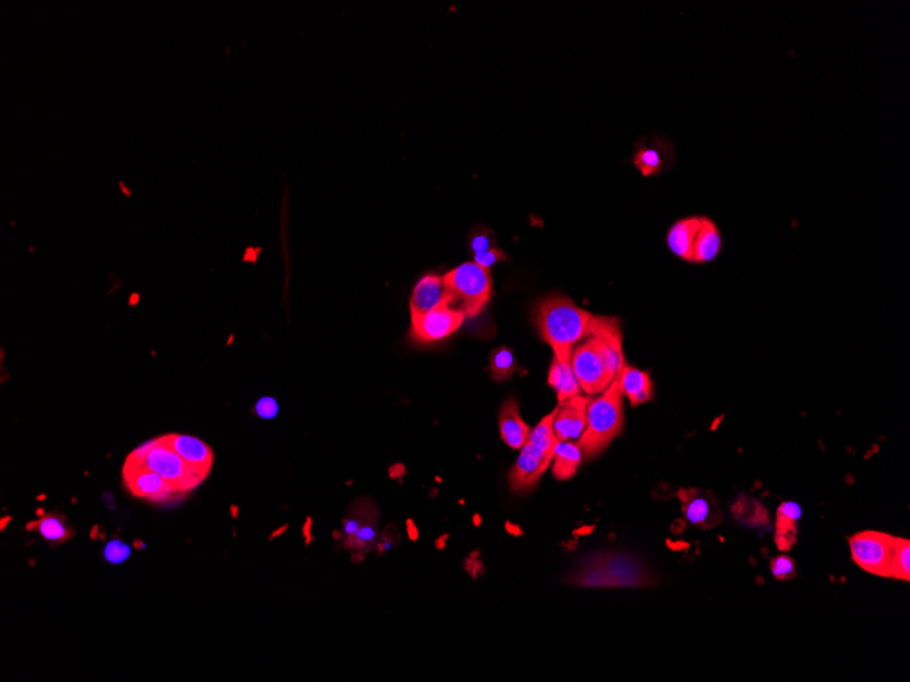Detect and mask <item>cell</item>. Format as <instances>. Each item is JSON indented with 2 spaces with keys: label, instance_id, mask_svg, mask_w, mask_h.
Wrapping results in <instances>:
<instances>
[{
  "label": "cell",
  "instance_id": "obj_1",
  "mask_svg": "<svg viewBox=\"0 0 910 682\" xmlns=\"http://www.w3.org/2000/svg\"><path fill=\"white\" fill-rule=\"evenodd\" d=\"M536 324L559 361L572 362L578 342L593 337L621 336L619 319L593 315L565 296L552 295L536 307Z\"/></svg>",
  "mask_w": 910,
  "mask_h": 682
},
{
  "label": "cell",
  "instance_id": "obj_2",
  "mask_svg": "<svg viewBox=\"0 0 910 682\" xmlns=\"http://www.w3.org/2000/svg\"><path fill=\"white\" fill-rule=\"evenodd\" d=\"M623 422V394L616 376L600 398L589 401L586 429L578 442L583 455L591 458L603 452L621 434Z\"/></svg>",
  "mask_w": 910,
  "mask_h": 682
},
{
  "label": "cell",
  "instance_id": "obj_3",
  "mask_svg": "<svg viewBox=\"0 0 910 682\" xmlns=\"http://www.w3.org/2000/svg\"><path fill=\"white\" fill-rule=\"evenodd\" d=\"M126 463L134 466H143L151 472L161 475L179 495H186L194 491L205 481L194 472L183 458L180 457L160 439L146 442L140 449L131 452Z\"/></svg>",
  "mask_w": 910,
  "mask_h": 682
},
{
  "label": "cell",
  "instance_id": "obj_4",
  "mask_svg": "<svg viewBox=\"0 0 910 682\" xmlns=\"http://www.w3.org/2000/svg\"><path fill=\"white\" fill-rule=\"evenodd\" d=\"M582 586L635 587L647 586L650 578L639 561L631 556L596 555L583 563L582 570L568 579Z\"/></svg>",
  "mask_w": 910,
  "mask_h": 682
},
{
  "label": "cell",
  "instance_id": "obj_5",
  "mask_svg": "<svg viewBox=\"0 0 910 682\" xmlns=\"http://www.w3.org/2000/svg\"><path fill=\"white\" fill-rule=\"evenodd\" d=\"M443 280L451 297V307L459 304L457 310L462 311L467 318L479 315L492 296L490 270L475 262H467L455 267L444 275Z\"/></svg>",
  "mask_w": 910,
  "mask_h": 682
},
{
  "label": "cell",
  "instance_id": "obj_6",
  "mask_svg": "<svg viewBox=\"0 0 910 682\" xmlns=\"http://www.w3.org/2000/svg\"><path fill=\"white\" fill-rule=\"evenodd\" d=\"M379 509L369 498L354 501L344 517L343 530L334 532L337 540H344V547L353 553V561H362L367 553L375 549L380 540Z\"/></svg>",
  "mask_w": 910,
  "mask_h": 682
},
{
  "label": "cell",
  "instance_id": "obj_7",
  "mask_svg": "<svg viewBox=\"0 0 910 682\" xmlns=\"http://www.w3.org/2000/svg\"><path fill=\"white\" fill-rule=\"evenodd\" d=\"M894 537L881 532H861L849 538L850 555L856 565L882 578H891Z\"/></svg>",
  "mask_w": 910,
  "mask_h": 682
},
{
  "label": "cell",
  "instance_id": "obj_8",
  "mask_svg": "<svg viewBox=\"0 0 910 682\" xmlns=\"http://www.w3.org/2000/svg\"><path fill=\"white\" fill-rule=\"evenodd\" d=\"M572 368L578 385L589 395L603 393L613 382L606 372L597 337L589 338L573 350Z\"/></svg>",
  "mask_w": 910,
  "mask_h": 682
},
{
  "label": "cell",
  "instance_id": "obj_9",
  "mask_svg": "<svg viewBox=\"0 0 910 682\" xmlns=\"http://www.w3.org/2000/svg\"><path fill=\"white\" fill-rule=\"evenodd\" d=\"M465 318L462 311L451 307L446 301L424 315L412 316L410 337L420 344L442 341L459 330Z\"/></svg>",
  "mask_w": 910,
  "mask_h": 682
},
{
  "label": "cell",
  "instance_id": "obj_10",
  "mask_svg": "<svg viewBox=\"0 0 910 682\" xmlns=\"http://www.w3.org/2000/svg\"><path fill=\"white\" fill-rule=\"evenodd\" d=\"M123 480H125L131 495L154 501V503H166L179 495L161 475L151 472L143 466L125 463Z\"/></svg>",
  "mask_w": 910,
  "mask_h": 682
},
{
  "label": "cell",
  "instance_id": "obj_11",
  "mask_svg": "<svg viewBox=\"0 0 910 682\" xmlns=\"http://www.w3.org/2000/svg\"><path fill=\"white\" fill-rule=\"evenodd\" d=\"M555 455L547 454L526 442L521 455L508 475V483L514 491H531L554 460Z\"/></svg>",
  "mask_w": 910,
  "mask_h": 682
},
{
  "label": "cell",
  "instance_id": "obj_12",
  "mask_svg": "<svg viewBox=\"0 0 910 682\" xmlns=\"http://www.w3.org/2000/svg\"><path fill=\"white\" fill-rule=\"evenodd\" d=\"M678 498L681 503V511L690 524L701 529H713L721 522L719 500L711 491L680 489Z\"/></svg>",
  "mask_w": 910,
  "mask_h": 682
},
{
  "label": "cell",
  "instance_id": "obj_13",
  "mask_svg": "<svg viewBox=\"0 0 910 682\" xmlns=\"http://www.w3.org/2000/svg\"><path fill=\"white\" fill-rule=\"evenodd\" d=\"M158 439L183 458L184 462L200 477L207 480L215 463V452L209 444L189 434H168Z\"/></svg>",
  "mask_w": 910,
  "mask_h": 682
},
{
  "label": "cell",
  "instance_id": "obj_14",
  "mask_svg": "<svg viewBox=\"0 0 910 682\" xmlns=\"http://www.w3.org/2000/svg\"><path fill=\"white\" fill-rule=\"evenodd\" d=\"M590 398L574 396L557 406L554 431L559 442H570L582 436L586 429V409Z\"/></svg>",
  "mask_w": 910,
  "mask_h": 682
},
{
  "label": "cell",
  "instance_id": "obj_15",
  "mask_svg": "<svg viewBox=\"0 0 910 682\" xmlns=\"http://www.w3.org/2000/svg\"><path fill=\"white\" fill-rule=\"evenodd\" d=\"M446 301L451 304V297L444 285L443 277L434 274L426 275L418 280L413 289L412 297H410V315H424Z\"/></svg>",
  "mask_w": 910,
  "mask_h": 682
},
{
  "label": "cell",
  "instance_id": "obj_16",
  "mask_svg": "<svg viewBox=\"0 0 910 682\" xmlns=\"http://www.w3.org/2000/svg\"><path fill=\"white\" fill-rule=\"evenodd\" d=\"M672 148L665 139H654L650 145H637L635 154L632 157V164L638 169L644 177L655 176L662 174L667 166L672 164Z\"/></svg>",
  "mask_w": 910,
  "mask_h": 682
},
{
  "label": "cell",
  "instance_id": "obj_17",
  "mask_svg": "<svg viewBox=\"0 0 910 682\" xmlns=\"http://www.w3.org/2000/svg\"><path fill=\"white\" fill-rule=\"evenodd\" d=\"M499 428L503 442L514 450H521L528 442L531 428L526 426L519 413L516 399L510 396L506 399L500 413H499Z\"/></svg>",
  "mask_w": 910,
  "mask_h": 682
},
{
  "label": "cell",
  "instance_id": "obj_18",
  "mask_svg": "<svg viewBox=\"0 0 910 682\" xmlns=\"http://www.w3.org/2000/svg\"><path fill=\"white\" fill-rule=\"evenodd\" d=\"M619 388L623 396L630 399L632 406L642 405L649 402L653 396V386L650 376L644 370L624 365L623 369L618 373Z\"/></svg>",
  "mask_w": 910,
  "mask_h": 682
},
{
  "label": "cell",
  "instance_id": "obj_19",
  "mask_svg": "<svg viewBox=\"0 0 910 682\" xmlns=\"http://www.w3.org/2000/svg\"><path fill=\"white\" fill-rule=\"evenodd\" d=\"M701 226V217H688L678 221L668 231L667 243L670 251L687 262H693L694 241Z\"/></svg>",
  "mask_w": 910,
  "mask_h": 682
},
{
  "label": "cell",
  "instance_id": "obj_20",
  "mask_svg": "<svg viewBox=\"0 0 910 682\" xmlns=\"http://www.w3.org/2000/svg\"><path fill=\"white\" fill-rule=\"evenodd\" d=\"M722 248L719 229L709 217H701V226L694 241L693 264H708L719 256Z\"/></svg>",
  "mask_w": 910,
  "mask_h": 682
},
{
  "label": "cell",
  "instance_id": "obj_21",
  "mask_svg": "<svg viewBox=\"0 0 910 682\" xmlns=\"http://www.w3.org/2000/svg\"><path fill=\"white\" fill-rule=\"evenodd\" d=\"M801 509L796 503H784L778 508L775 540L778 549L783 552H788L796 544Z\"/></svg>",
  "mask_w": 910,
  "mask_h": 682
},
{
  "label": "cell",
  "instance_id": "obj_22",
  "mask_svg": "<svg viewBox=\"0 0 910 682\" xmlns=\"http://www.w3.org/2000/svg\"><path fill=\"white\" fill-rule=\"evenodd\" d=\"M548 383L557 393L559 403L565 402L567 399L580 396V385L577 378L573 372L572 362L559 361L554 359L551 369H549Z\"/></svg>",
  "mask_w": 910,
  "mask_h": 682
},
{
  "label": "cell",
  "instance_id": "obj_23",
  "mask_svg": "<svg viewBox=\"0 0 910 682\" xmlns=\"http://www.w3.org/2000/svg\"><path fill=\"white\" fill-rule=\"evenodd\" d=\"M583 452L578 442H559L555 450L554 472L557 480H570L574 477L582 463Z\"/></svg>",
  "mask_w": 910,
  "mask_h": 682
},
{
  "label": "cell",
  "instance_id": "obj_24",
  "mask_svg": "<svg viewBox=\"0 0 910 682\" xmlns=\"http://www.w3.org/2000/svg\"><path fill=\"white\" fill-rule=\"evenodd\" d=\"M27 529L29 532L36 530L44 540H47L53 545L63 544L74 535L73 530L66 524V517L56 514H48L38 521L30 522Z\"/></svg>",
  "mask_w": 910,
  "mask_h": 682
},
{
  "label": "cell",
  "instance_id": "obj_25",
  "mask_svg": "<svg viewBox=\"0 0 910 682\" xmlns=\"http://www.w3.org/2000/svg\"><path fill=\"white\" fill-rule=\"evenodd\" d=\"M557 408L554 409V411L549 413L548 416H545L537 424L536 428L531 431L528 439V442L534 445L536 449L552 455H555V450H557V442H559L554 431V419L555 416H557Z\"/></svg>",
  "mask_w": 910,
  "mask_h": 682
},
{
  "label": "cell",
  "instance_id": "obj_26",
  "mask_svg": "<svg viewBox=\"0 0 910 682\" xmlns=\"http://www.w3.org/2000/svg\"><path fill=\"white\" fill-rule=\"evenodd\" d=\"M490 369L492 379L496 382L510 379L516 370V357L513 350L508 347H498L491 353Z\"/></svg>",
  "mask_w": 910,
  "mask_h": 682
},
{
  "label": "cell",
  "instance_id": "obj_27",
  "mask_svg": "<svg viewBox=\"0 0 910 682\" xmlns=\"http://www.w3.org/2000/svg\"><path fill=\"white\" fill-rule=\"evenodd\" d=\"M891 578L910 581V540L906 538L894 537Z\"/></svg>",
  "mask_w": 910,
  "mask_h": 682
},
{
  "label": "cell",
  "instance_id": "obj_28",
  "mask_svg": "<svg viewBox=\"0 0 910 682\" xmlns=\"http://www.w3.org/2000/svg\"><path fill=\"white\" fill-rule=\"evenodd\" d=\"M734 514L737 519L747 524H763L768 521L765 507L752 499L742 498L734 507Z\"/></svg>",
  "mask_w": 910,
  "mask_h": 682
},
{
  "label": "cell",
  "instance_id": "obj_29",
  "mask_svg": "<svg viewBox=\"0 0 910 682\" xmlns=\"http://www.w3.org/2000/svg\"><path fill=\"white\" fill-rule=\"evenodd\" d=\"M770 570L777 581H791L796 573V564L788 556H778L771 560Z\"/></svg>",
  "mask_w": 910,
  "mask_h": 682
},
{
  "label": "cell",
  "instance_id": "obj_30",
  "mask_svg": "<svg viewBox=\"0 0 910 682\" xmlns=\"http://www.w3.org/2000/svg\"><path fill=\"white\" fill-rule=\"evenodd\" d=\"M130 556V547L126 545L125 542H122L120 540H112V542H110L104 549V557L112 564H122L123 561L127 560Z\"/></svg>",
  "mask_w": 910,
  "mask_h": 682
},
{
  "label": "cell",
  "instance_id": "obj_31",
  "mask_svg": "<svg viewBox=\"0 0 910 682\" xmlns=\"http://www.w3.org/2000/svg\"><path fill=\"white\" fill-rule=\"evenodd\" d=\"M401 535L398 534L397 530L394 526H387L382 532H380V540L375 547V552L378 556H383L386 552H389L393 547L398 545Z\"/></svg>",
  "mask_w": 910,
  "mask_h": 682
},
{
  "label": "cell",
  "instance_id": "obj_32",
  "mask_svg": "<svg viewBox=\"0 0 910 682\" xmlns=\"http://www.w3.org/2000/svg\"><path fill=\"white\" fill-rule=\"evenodd\" d=\"M279 403L272 396H264L256 405V413L264 419L274 418L279 414Z\"/></svg>",
  "mask_w": 910,
  "mask_h": 682
},
{
  "label": "cell",
  "instance_id": "obj_33",
  "mask_svg": "<svg viewBox=\"0 0 910 682\" xmlns=\"http://www.w3.org/2000/svg\"><path fill=\"white\" fill-rule=\"evenodd\" d=\"M505 254L502 251H499L496 248L488 249V251L482 252V254L475 255V262L479 266L484 267V269L490 270L493 264L505 259Z\"/></svg>",
  "mask_w": 910,
  "mask_h": 682
},
{
  "label": "cell",
  "instance_id": "obj_34",
  "mask_svg": "<svg viewBox=\"0 0 910 682\" xmlns=\"http://www.w3.org/2000/svg\"><path fill=\"white\" fill-rule=\"evenodd\" d=\"M465 570H467V572L470 573L472 578L475 579L484 575L485 568L482 558H480V552H473L472 555L465 560Z\"/></svg>",
  "mask_w": 910,
  "mask_h": 682
},
{
  "label": "cell",
  "instance_id": "obj_35",
  "mask_svg": "<svg viewBox=\"0 0 910 682\" xmlns=\"http://www.w3.org/2000/svg\"><path fill=\"white\" fill-rule=\"evenodd\" d=\"M470 248L475 252V255L482 254V252L491 249L490 233H475L472 240H470Z\"/></svg>",
  "mask_w": 910,
  "mask_h": 682
},
{
  "label": "cell",
  "instance_id": "obj_36",
  "mask_svg": "<svg viewBox=\"0 0 910 682\" xmlns=\"http://www.w3.org/2000/svg\"><path fill=\"white\" fill-rule=\"evenodd\" d=\"M406 532H408V535L410 540H418V529L416 527L415 522H413L412 519H408V521H406Z\"/></svg>",
  "mask_w": 910,
  "mask_h": 682
},
{
  "label": "cell",
  "instance_id": "obj_37",
  "mask_svg": "<svg viewBox=\"0 0 910 682\" xmlns=\"http://www.w3.org/2000/svg\"><path fill=\"white\" fill-rule=\"evenodd\" d=\"M311 529H313V519H311V517H308L307 522H305V527H303V534H305V542H307V545L310 544L311 540H313V534H311Z\"/></svg>",
  "mask_w": 910,
  "mask_h": 682
},
{
  "label": "cell",
  "instance_id": "obj_38",
  "mask_svg": "<svg viewBox=\"0 0 910 682\" xmlns=\"http://www.w3.org/2000/svg\"><path fill=\"white\" fill-rule=\"evenodd\" d=\"M506 530H508V532H510L511 535H514V537H519V535L524 534L521 527L516 526V524H510V522L506 524Z\"/></svg>",
  "mask_w": 910,
  "mask_h": 682
},
{
  "label": "cell",
  "instance_id": "obj_39",
  "mask_svg": "<svg viewBox=\"0 0 910 682\" xmlns=\"http://www.w3.org/2000/svg\"><path fill=\"white\" fill-rule=\"evenodd\" d=\"M447 540H449V535H447V534L446 535H442V537H439L438 540H436V542H435L436 549L443 550L444 548H446Z\"/></svg>",
  "mask_w": 910,
  "mask_h": 682
},
{
  "label": "cell",
  "instance_id": "obj_40",
  "mask_svg": "<svg viewBox=\"0 0 910 682\" xmlns=\"http://www.w3.org/2000/svg\"><path fill=\"white\" fill-rule=\"evenodd\" d=\"M591 530H593V527L591 526H588V529H586V527H583V529L577 530V532H575V534L578 535L588 534V532H590Z\"/></svg>",
  "mask_w": 910,
  "mask_h": 682
},
{
  "label": "cell",
  "instance_id": "obj_41",
  "mask_svg": "<svg viewBox=\"0 0 910 682\" xmlns=\"http://www.w3.org/2000/svg\"><path fill=\"white\" fill-rule=\"evenodd\" d=\"M473 524H475V526L479 527L480 524H482V516H480V515H475V517H473Z\"/></svg>",
  "mask_w": 910,
  "mask_h": 682
}]
</instances>
